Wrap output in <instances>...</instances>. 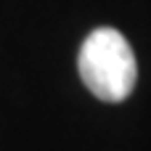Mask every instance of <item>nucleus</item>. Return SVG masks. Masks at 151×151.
Returning a JSON list of instances; mask_svg holds the SVG:
<instances>
[{"instance_id":"1","label":"nucleus","mask_w":151,"mask_h":151,"mask_svg":"<svg viewBox=\"0 0 151 151\" xmlns=\"http://www.w3.org/2000/svg\"><path fill=\"white\" fill-rule=\"evenodd\" d=\"M80 77L88 90L109 104L125 101L138 80V64L130 42L111 27L93 29L80 48Z\"/></svg>"}]
</instances>
